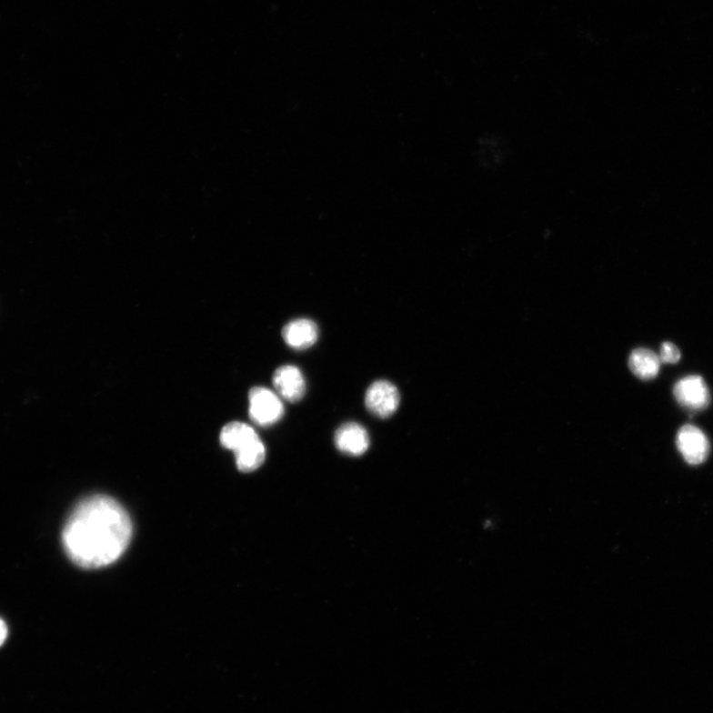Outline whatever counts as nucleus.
<instances>
[{
    "label": "nucleus",
    "mask_w": 713,
    "mask_h": 713,
    "mask_svg": "<svg viewBox=\"0 0 713 713\" xmlns=\"http://www.w3.org/2000/svg\"><path fill=\"white\" fill-rule=\"evenodd\" d=\"M273 384L278 396L288 403H297L305 397L306 380L302 371L296 366L278 367L274 374Z\"/></svg>",
    "instance_id": "0eeeda50"
},
{
    "label": "nucleus",
    "mask_w": 713,
    "mask_h": 713,
    "mask_svg": "<svg viewBox=\"0 0 713 713\" xmlns=\"http://www.w3.org/2000/svg\"><path fill=\"white\" fill-rule=\"evenodd\" d=\"M283 337L289 347L307 349L317 341L318 328L314 321L296 319L287 323L283 330Z\"/></svg>",
    "instance_id": "1a4fd4ad"
},
{
    "label": "nucleus",
    "mask_w": 713,
    "mask_h": 713,
    "mask_svg": "<svg viewBox=\"0 0 713 713\" xmlns=\"http://www.w3.org/2000/svg\"><path fill=\"white\" fill-rule=\"evenodd\" d=\"M677 447L689 465L704 463L710 450L706 434L695 426L687 425L678 430Z\"/></svg>",
    "instance_id": "423d86ee"
},
{
    "label": "nucleus",
    "mask_w": 713,
    "mask_h": 713,
    "mask_svg": "<svg viewBox=\"0 0 713 713\" xmlns=\"http://www.w3.org/2000/svg\"><path fill=\"white\" fill-rule=\"evenodd\" d=\"M631 372L644 381H650L658 376L661 367L659 356L645 348L634 350L629 356Z\"/></svg>",
    "instance_id": "9d476101"
},
{
    "label": "nucleus",
    "mask_w": 713,
    "mask_h": 713,
    "mask_svg": "<svg viewBox=\"0 0 713 713\" xmlns=\"http://www.w3.org/2000/svg\"><path fill=\"white\" fill-rule=\"evenodd\" d=\"M220 441L223 447L236 454L238 469L243 473L257 470L265 461V446L258 434L246 423H228L222 428Z\"/></svg>",
    "instance_id": "f03ea898"
},
{
    "label": "nucleus",
    "mask_w": 713,
    "mask_h": 713,
    "mask_svg": "<svg viewBox=\"0 0 713 713\" xmlns=\"http://www.w3.org/2000/svg\"><path fill=\"white\" fill-rule=\"evenodd\" d=\"M127 511L113 497L85 498L72 511L63 530L64 549L84 569H97L118 560L131 541Z\"/></svg>",
    "instance_id": "f257e3e1"
},
{
    "label": "nucleus",
    "mask_w": 713,
    "mask_h": 713,
    "mask_svg": "<svg viewBox=\"0 0 713 713\" xmlns=\"http://www.w3.org/2000/svg\"><path fill=\"white\" fill-rule=\"evenodd\" d=\"M674 396L678 405L690 411L704 410L710 403L709 389L699 376L681 378L674 387Z\"/></svg>",
    "instance_id": "39448f33"
},
{
    "label": "nucleus",
    "mask_w": 713,
    "mask_h": 713,
    "mask_svg": "<svg viewBox=\"0 0 713 713\" xmlns=\"http://www.w3.org/2000/svg\"><path fill=\"white\" fill-rule=\"evenodd\" d=\"M661 363L676 364L681 359V352L675 344L671 342H664L661 347V354L659 356Z\"/></svg>",
    "instance_id": "9b49d317"
},
{
    "label": "nucleus",
    "mask_w": 713,
    "mask_h": 713,
    "mask_svg": "<svg viewBox=\"0 0 713 713\" xmlns=\"http://www.w3.org/2000/svg\"><path fill=\"white\" fill-rule=\"evenodd\" d=\"M8 637V628L6 623L0 618V648L5 643Z\"/></svg>",
    "instance_id": "f8f14e48"
},
{
    "label": "nucleus",
    "mask_w": 713,
    "mask_h": 713,
    "mask_svg": "<svg viewBox=\"0 0 713 713\" xmlns=\"http://www.w3.org/2000/svg\"><path fill=\"white\" fill-rule=\"evenodd\" d=\"M365 403L367 410L377 417H392L400 403L398 389L387 381L375 382L367 388Z\"/></svg>",
    "instance_id": "20e7f679"
},
{
    "label": "nucleus",
    "mask_w": 713,
    "mask_h": 713,
    "mask_svg": "<svg viewBox=\"0 0 713 713\" xmlns=\"http://www.w3.org/2000/svg\"><path fill=\"white\" fill-rule=\"evenodd\" d=\"M249 416L259 427H271L285 415L280 397L266 387H254L249 393Z\"/></svg>",
    "instance_id": "7ed1b4c3"
},
{
    "label": "nucleus",
    "mask_w": 713,
    "mask_h": 713,
    "mask_svg": "<svg viewBox=\"0 0 713 713\" xmlns=\"http://www.w3.org/2000/svg\"><path fill=\"white\" fill-rule=\"evenodd\" d=\"M336 447L351 456H361L370 446L369 434L358 423H345L336 433Z\"/></svg>",
    "instance_id": "6e6552de"
}]
</instances>
